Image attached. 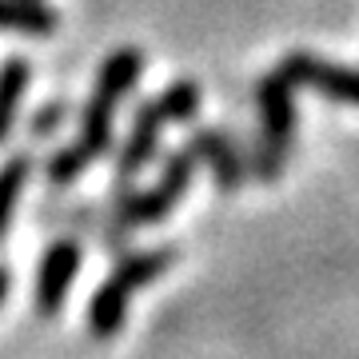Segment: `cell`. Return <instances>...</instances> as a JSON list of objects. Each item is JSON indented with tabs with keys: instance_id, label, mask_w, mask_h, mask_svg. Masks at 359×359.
Here are the masks:
<instances>
[{
	"instance_id": "cell-1",
	"label": "cell",
	"mask_w": 359,
	"mask_h": 359,
	"mask_svg": "<svg viewBox=\"0 0 359 359\" xmlns=\"http://www.w3.org/2000/svg\"><path fill=\"white\" fill-rule=\"evenodd\" d=\"M144 76V52L124 44L104 60L96 88H92L84 112H80V136L72 144H65L60 152L48 160V180L52 184H72L76 176H84V168L92 160L112 152V116L116 104L124 100Z\"/></svg>"
},
{
	"instance_id": "cell-2",
	"label": "cell",
	"mask_w": 359,
	"mask_h": 359,
	"mask_svg": "<svg viewBox=\"0 0 359 359\" xmlns=\"http://www.w3.org/2000/svg\"><path fill=\"white\" fill-rule=\"evenodd\" d=\"M172 264H176V252L172 248H152V252H136V256L120 259L112 268V276L88 299L92 339H112V335H120V327L128 320V299L140 287H148L152 280H160Z\"/></svg>"
},
{
	"instance_id": "cell-3",
	"label": "cell",
	"mask_w": 359,
	"mask_h": 359,
	"mask_svg": "<svg viewBox=\"0 0 359 359\" xmlns=\"http://www.w3.org/2000/svg\"><path fill=\"white\" fill-rule=\"evenodd\" d=\"M192 172H196V152H192V148L172 152V156H168V164H164V176L156 180L148 192L132 196L128 204L120 208V224L140 228V224H156V219H164L168 212L184 200V192L192 188Z\"/></svg>"
},
{
	"instance_id": "cell-4",
	"label": "cell",
	"mask_w": 359,
	"mask_h": 359,
	"mask_svg": "<svg viewBox=\"0 0 359 359\" xmlns=\"http://www.w3.org/2000/svg\"><path fill=\"white\" fill-rule=\"evenodd\" d=\"M280 76L295 88H311L335 104H355L359 108V68H344L335 60L311 56V52H287L280 60Z\"/></svg>"
},
{
	"instance_id": "cell-5",
	"label": "cell",
	"mask_w": 359,
	"mask_h": 359,
	"mask_svg": "<svg viewBox=\"0 0 359 359\" xmlns=\"http://www.w3.org/2000/svg\"><path fill=\"white\" fill-rule=\"evenodd\" d=\"M76 271H80V244H76V240H56V244L44 252L40 271H36V295H32L40 320L60 316L68 292H72Z\"/></svg>"
},
{
	"instance_id": "cell-6",
	"label": "cell",
	"mask_w": 359,
	"mask_h": 359,
	"mask_svg": "<svg viewBox=\"0 0 359 359\" xmlns=\"http://www.w3.org/2000/svg\"><path fill=\"white\" fill-rule=\"evenodd\" d=\"M256 104L264 120V140L280 156H287L295 144V84H287L280 72H268L256 84Z\"/></svg>"
},
{
	"instance_id": "cell-7",
	"label": "cell",
	"mask_w": 359,
	"mask_h": 359,
	"mask_svg": "<svg viewBox=\"0 0 359 359\" xmlns=\"http://www.w3.org/2000/svg\"><path fill=\"white\" fill-rule=\"evenodd\" d=\"M164 128H168V112L160 108V100H144L140 112H136V120H132V128H128V140H124V148L116 152V176L120 180L136 176V172L156 156Z\"/></svg>"
},
{
	"instance_id": "cell-8",
	"label": "cell",
	"mask_w": 359,
	"mask_h": 359,
	"mask_svg": "<svg viewBox=\"0 0 359 359\" xmlns=\"http://www.w3.org/2000/svg\"><path fill=\"white\" fill-rule=\"evenodd\" d=\"M188 148L196 152V160H204V164L212 168V180H216L219 192H240V184H244V164H240V152H236V144L228 140V132L200 128V132H192Z\"/></svg>"
},
{
	"instance_id": "cell-9",
	"label": "cell",
	"mask_w": 359,
	"mask_h": 359,
	"mask_svg": "<svg viewBox=\"0 0 359 359\" xmlns=\"http://www.w3.org/2000/svg\"><path fill=\"white\" fill-rule=\"evenodd\" d=\"M0 32L48 36L56 32V13L40 0H0Z\"/></svg>"
},
{
	"instance_id": "cell-10",
	"label": "cell",
	"mask_w": 359,
	"mask_h": 359,
	"mask_svg": "<svg viewBox=\"0 0 359 359\" xmlns=\"http://www.w3.org/2000/svg\"><path fill=\"white\" fill-rule=\"evenodd\" d=\"M25 88H28V65L20 56L4 60L0 65V144L8 140V132L16 124V108H20Z\"/></svg>"
},
{
	"instance_id": "cell-11",
	"label": "cell",
	"mask_w": 359,
	"mask_h": 359,
	"mask_svg": "<svg viewBox=\"0 0 359 359\" xmlns=\"http://www.w3.org/2000/svg\"><path fill=\"white\" fill-rule=\"evenodd\" d=\"M28 172H32L28 156H13L8 164H0V240H4V231H8V224H13L16 200H20V192H25Z\"/></svg>"
},
{
	"instance_id": "cell-12",
	"label": "cell",
	"mask_w": 359,
	"mask_h": 359,
	"mask_svg": "<svg viewBox=\"0 0 359 359\" xmlns=\"http://www.w3.org/2000/svg\"><path fill=\"white\" fill-rule=\"evenodd\" d=\"M156 100H160V108L168 112V124H192L196 112H200L204 92H200L196 80H176V84H168Z\"/></svg>"
},
{
	"instance_id": "cell-13",
	"label": "cell",
	"mask_w": 359,
	"mask_h": 359,
	"mask_svg": "<svg viewBox=\"0 0 359 359\" xmlns=\"http://www.w3.org/2000/svg\"><path fill=\"white\" fill-rule=\"evenodd\" d=\"M252 168H256V176L264 184H276L280 180V168H283V156L268 140H259V144H252Z\"/></svg>"
},
{
	"instance_id": "cell-14",
	"label": "cell",
	"mask_w": 359,
	"mask_h": 359,
	"mask_svg": "<svg viewBox=\"0 0 359 359\" xmlns=\"http://www.w3.org/2000/svg\"><path fill=\"white\" fill-rule=\"evenodd\" d=\"M60 108H56V104H48V108H44V112L36 116V120H32V136H48L52 128H56V124H60Z\"/></svg>"
},
{
	"instance_id": "cell-15",
	"label": "cell",
	"mask_w": 359,
	"mask_h": 359,
	"mask_svg": "<svg viewBox=\"0 0 359 359\" xmlns=\"http://www.w3.org/2000/svg\"><path fill=\"white\" fill-rule=\"evenodd\" d=\"M8 287H13V271L0 264V304H4V295H8Z\"/></svg>"
}]
</instances>
